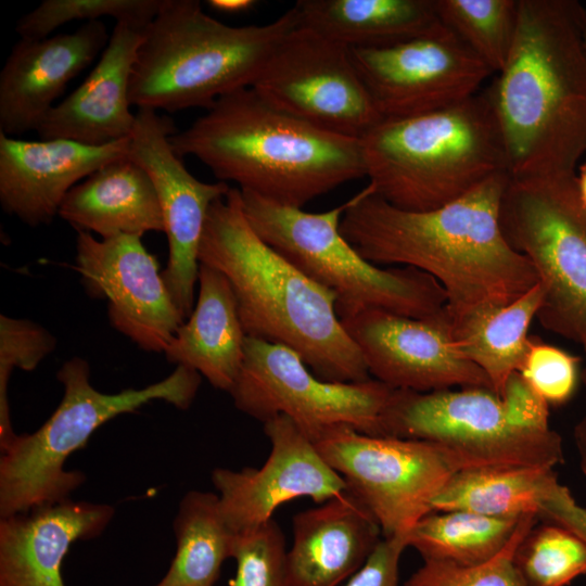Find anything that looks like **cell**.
<instances>
[{
  "instance_id": "1",
  "label": "cell",
  "mask_w": 586,
  "mask_h": 586,
  "mask_svg": "<svg viewBox=\"0 0 586 586\" xmlns=\"http://www.w3.org/2000/svg\"><path fill=\"white\" fill-rule=\"evenodd\" d=\"M508 173L463 196L424 212L398 208L368 183L351 198L340 230L374 265L417 268L446 293L450 322L511 303L538 283L530 260L506 241L499 205Z\"/></svg>"
},
{
  "instance_id": "2",
  "label": "cell",
  "mask_w": 586,
  "mask_h": 586,
  "mask_svg": "<svg viewBox=\"0 0 586 586\" xmlns=\"http://www.w3.org/2000/svg\"><path fill=\"white\" fill-rule=\"evenodd\" d=\"M584 11L574 0H519L512 49L485 89L510 178L573 175L586 157Z\"/></svg>"
},
{
  "instance_id": "3",
  "label": "cell",
  "mask_w": 586,
  "mask_h": 586,
  "mask_svg": "<svg viewBox=\"0 0 586 586\" xmlns=\"http://www.w3.org/2000/svg\"><path fill=\"white\" fill-rule=\"evenodd\" d=\"M199 260L228 279L246 336L293 349L322 380L371 379L361 352L336 314L335 296L256 234L239 188L231 187L212 205Z\"/></svg>"
},
{
  "instance_id": "4",
  "label": "cell",
  "mask_w": 586,
  "mask_h": 586,
  "mask_svg": "<svg viewBox=\"0 0 586 586\" xmlns=\"http://www.w3.org/2000/svg\"><path fill=\"white\" fill-rule=\"evenodd\" d=\"M169 142L180 157L206 165L218 181L290 207L303 208L366 176L360 139L303 122L252 87L219 98Z\"/></svg>"
},
{
  "instance_id": "5",
  "label": "cell",
  "mask_w": 586,
  "mask_h": 586,
  "mask_svg": "<svg viewBox=\"0 0 586 586\" xmlns=\"http://www.w3.org/2000/svg\"><path fill=\"white\" fill-rule=\"evenodd\" d=\"M360 140L375 194L406 211L444 206L508 173L505 142L485 90L436 112L381 120Z\"/></svg>"
},
{
  "instance_id": "6",
  "label": "cell",
  "mask_w": 586,
  "mask_h": 586,
  "mask_svg": "<svg viewBox=\"0 0 586 586\" xmlns=\"http://www.w3.org/2000/svg\"><path fill=\"white\" fill-rule=\"evenodd\" d=\"M296 25L293 7L264 25L229 26L206 14L200 1L163 0L143 30L130 102L155 111H206L219 98L252 87Z\"/></svg>"
},
{
  "instance_id": "7",
  "label": "cell",
  "mask_w": 586,
  "mask_h": 586,
  "mask_svg": "<svg viewBox=\"0 0 586 586\" xmlns=\"http://www.w3.org/2000/svg\"><path fill=\"white\" fill-rule=\"evenodd\" d=\"M382 434L435 443L459 470L553 469L564 460L561 436L549 426L548 404L519 372L501 394L487 387L394 390L382 416Z\"/></svg>"
},
{
  "instance_id": "8",
  "label": "cell",
  "mask_w": 586,
  "mask_h": 586,
  "mask_svg": "<svg viewBox=\"0 0 586 586\" xmlns=\"http://www.w3.org/2000/svg\"><path fill=\"white\" fill-rule=\"evenodd\" d=\"M63 397L47 421L33 433L17 434L0 457V518L69 499L86 476L66 470L65 462L113 418L136 412L153 400L188 409L202 375L176 366L165 379L142 388L106 394L90 382V366L80 357L66 360L56 372Z\"/></svg>"
},
{
  "instance_id": "9",
  "label": "cell",
  "mask_w": 586,
  "mask_h": 586,
  "mask_svg": "<svg viewBox=\"0 0 586 586\" xmlns=\"http://www.w3.org/2000/svg\"><path fill=\"white\" fill-rule=\"evenodd\" d=\"M240 191L256 234L335 296L341 320L365 309L424 318L446 308L445 290L433 277L413 267L374 265L343 237L340 222L351 199L332 209L309 213Z\"/></svg>"
},
{
  "instance_id": "10",
  "label": "cell",
  "mask_w": 586,
  "mask_h": 586,
  "mask_svg": "<svg viewBox=\"0 0 586 586\" xmlns=\"http://www.w3.org/2000/svg\"><path fill=\"white\" fill-rule=\"evenodd\" d=\"M508 244L532 264L544 292L537 319L586 343V211L576 174L510 178L499 205Z\"/></svg>"
},
{
  "instance_id": "11",
  "label": "cell",
  "mask_w": 586,
  "mask_h": 586,
  "mask_svg": "<svg viewBox=\"0 0 586 586\" xmlns=\"http://www.w3.org/2000/svg\"><path fill=\"white\" fill-rule=\"evenodd\" d=\"M394 390L375 379L322 380L293 349L246 336L243 364L229 394L245 415L263 423L285 416L315 442L336 425L383 436L382 416Z\"/></svg>"
},
{
  "instance_id": "12",
  "label": "cell",
  "mask_w": 586,
  "mask_h": 586,
  "mask_svg": "<svg viewBox=\"0 0 586 586\" xmlns=\"http://www.w3.org/2000/svg\"><path fill=\"white\" fill-rule=\"evenodd\" d=\"M326 462L377 520L383 537L406 536L459 468L440 445L336 425L315 442Z\"/></svg>"
},
{
  "instance_id": "13",
  "label": "cell",
  "mask_w": 586,
  "mask_h": 586,
  "mask_svg": "<svg viewBox=\"0 0 586 586\" xmlns=\"http://www.w3.org/2000/svg\"><path fill=\"white\" fill-rule=\"evenodd\" d=\"M252 88L268 103L319 129L361 139L381 122L351 49L296 25Z\"/></svg>"
},
{
  "instance_id": "14",
  "label": "cell",
  "mask_w": 586,
  "mask_h": 586,
  "mask_svg": "<svg viewBox=\"0 0 586 586\" xmlns=\"http://www.w3.org/2000/svg\"><path fill=\"white\" fill-rule=\"evenodd\" d=\"M381 120L436 112L479 92L493 73L443 24L390 47L351 49Z\"/></svg>"
},
{
  "instance_id": "15",
  "label": "cell",
  "mask_w": 586,
  "mask_h": 586,
  "mask_svg": "<svg viewBox=\"0 0 586 586\" xmlns=\"http://www.w3.org/2000/svg\"><path fill=\"white\" fill-rule=\"evenodd\" d=\"M176 131L170 117L152 109H138L128 156L148 173L154 184L168 242L162 276L187 319L195 304L199 251L208 212L231 187L222 181L203 182L195 178L171 148L169 137Z\"/></svg>"
},
{
  "instance_id": "16",
  "label": "cell",
  "mask_w": 586,
  "mask_h": 586,
  "mask_svg": "<svg viewBox=\"0 0 586 586\" xmlns=\"http://www.w3.org/2000/svg\"><path fill=\"white\" fill-rule=\"evenodd\" d=\"M141 238L77 231L74 269L90 296L107 302L114 329L143 351L164 353L184 318Z\"/></svg>"
},
{
  "instance_id": "17",
  "label": "cell",
  "mask_w": 586,
  "mask_h": 586,
  "mask_svg": "<svg viewBox=\"0 0 586 586\" xmlns=\"http://www.w3.org/2000/svg\"><path fill=\"white\" fill-rule=\"evenodd\" d=\"M369 374L395 390L487 387L486 374L458 352L446 308L424 318L365 309L341 320Z\"/></svg>"
},
{
  "instance_id": "18",
  "label": "cell",
  "mask_w": 586,
  "mask_h": 586,
  "mask_svg": "<svg viewBox=\"0 0 586 586\" xmlns=\"http://www.w3.org/2000/svg\"><path fill=\"white\" fill-rule=\"evenodd\" d=\"M270 453L263 466L215 468L211 480L228 526L240 533L270 521L295 498L320 505L347 489L345 480L322 458L315 443L285 416L264 422Z\"/></svg>"
},
{
  "instance_id": "19",
  "label": "cell",
  "mask_w": 586,
  "mask_h": 586,
  "mask_svg": "<svg viewBox=\"0 0 586 586\" xmlns=\"http://www.w3.org/2000/svg\"><path fill=\"white\" fill-rule=\"evenodd\" d=\"M128 152L129 138L87 145L65 139L29 141L0 132L1 206L30 227L48 225L76 184Z\"/></svg>"
},
{
  "instance_id": "20",
  "label": "cell",
  "mask_w": 586,
  "mask_h": 586,
  "mask_svg": "<svg viewBox=\"0 0 586 586\" xmlns=\"http://www.w3.org/2000/svg\"><path fill=\"white\" fill-rule=\"evenodd\" d=\"M110 39L101 21L73 33L21 38L0 72V132L37 131L67 84L104 50Z\"/></svg>"
},
{
  "instance_id": "21",
  "label": "cell",
  "mask_w": 586,
  "mask_h": 586,
  "mask_svg": "<svg viewBox=\"0 0 586 586\" xmlns=\"http://www.w3.org/2000/svg\"><path fill=\"white\" fill-rule=\"evenodd\" d=\"M143 30L128 23L115 24L99 62L37 129L40 140L105 145L130 138L136 113L130 110L129 89Z\"/></svg>"
},
{
  "instance_id": "22",
  "label": "cell",
  "mask_w": 586,
  "mask_h": 586,
  "mask_svg": "<svg viewBox=\"0 0 586 586\" xmlns=\"http://www.w3.org/2000/svg\"><path fill=\"white\" fill-rule=\"evenodd\" d=\"M114 514L109 504L69 498L0 518V586H65L69 547L99 537Z\"/></svg>"
},
{
  "instance_id": "23",
  "label": "cell",
  "mask_w": 586,
  "mask_h": 586,
  "mask_svg": "<svg viewBox=\"0 0 586 586\" xmlns=\"http://www.w3.org/2000/svg\"><path fill=\"white\" fill-rule=\"evenodd\" d=\"M292 528L288 586H339L361 569L383 538L374 517L348 488L296 513Z\"/></svg>"
},
{
  "instance_id": "24",
  "label": "cell",
  "mask_w": 586,
  "mask_h": 586,
  "mask_svg": "<svg viewBox=\"0 0 586 586\" xmlns=\"http://www.w3.org/2000/svg\"><path fill=\"white\" fill-rule=\"evenodd\" d=\"M199 293L191 315L164 351L168 362L198 371L225 392L232 388L244 359L246 333L226 276L200 264Z\"/></svg>"
},
{
  "instance_id": "25",
  "label": "cell",
  "mask_w": 586,
  "mask_h": 586,
  "mask_svg": "<svg viewBox=\"0 0 586 586\" xmlns=\"http://www.w3.org/2000/svg\"><path fill=\"white\" fill-rule=\"evenodd\" d=\"M59 216L101 239L164 232L162 209L148 173L129 156L113 161L76 184Z\"/></svg>"
},
{
  "instance_id": "26",
  "label": "cell",
  "mask_w": 586,
  "mask_h": 586,
  "mask_svg": "<svg viewBox=\"0 0 586 586\" xmlns=\"http://www.w3.org/2000/svg\"><path fill=\"white\" fill-rule=\"evenodd\" d=\"M297 25L349 49H373L428 34L442 25L434 0H298Z\"/></svg>"
},
{
  "instance_id": "27",
  "label": "cell",
  "mask_w": 586,
  "mask_h": 586,
  "mask_svg": "<svg viewBox=\"0 0 586 586\" xmlns=\"http://www.w3.org/2000/svg\"><path fill=\"white\" fill-rule=\"evenodd\" d=\"M543 298L538 282L511 303L484 308L450 322L458 352L486 374L497 394L504 392L508 380L519 372L525 359L532 343L528 330Z\"/></svg>"
},
{
  "instance_id": "28",
  "label": "cell",
  "mask_w": 586,
  "mask_h": 586,
  "mask_svg": "<svg viewBox=\"0 0 586 586\" xmlns=\"http://www.w3.org/2000/svg\"><path fill=\"white\" fill-rule=\"evenodd\" d=\"M563 485L553 469L484 467L455 472L432 501L433 511L467 510L492 517L539 518Z\"/></svg>"
},
{
  "instance_id": "29",
  "label": "cell",
  "mask_w": 586,
  "mask_h": 586,
  "mask_svg": "<svg viewBox=\"0 0 586 586\" xmlns=\"http://www.w3.org/2000/svg\"><path fill=\"white\" fill-rule=\"evenodd\" d=\"M176 552L165 575L153 586H215L231 558L235 534L227 524L217 493L190 491L174 518Z\"/></svg>"
},
{
  "instance_id": "30",
  "label": "cell",
  "mask_w": 586,
  "mask_h": 586,
  "mask_svg": "<svg viewBox=\"0 0 586 586\" xmlns=\"http://www.w3.org/2000/svg\"><path fill=\"white\" fill-rule=\"evenodd\" d=\"M522 518L492 517L467 510L432 511L407 533V545L417 550L423 561L482 564L508 546Z\"/></svg>"
},
{
  "instance_id": "31",
  "label": "cell",
  "mask_w": 586,
  "mask_h": 586,
  "mask_svg": "<svg viewBox=\"0 0 586 586\" xmlns=\"http://www.w3.org/2000/svg\"><path fill=\"white\" fill-rule=\"evenodd\" d=\"M442 24L489 69L499 73L513 46L519 0H434Z\"/></svg>"
},
{
  "instance_id": "32",
  "label": "cell",
  "mask_w": 586,
  "mask_h": 586,
  "mask_svg": "<svg viewBox=\"0 0 586 586\" xmlns=\"http://www.w3.org/2000/svg\"><path fill=\"white\" fill-rule=\"evenodd\" d=\"M513 562L527 586H568L586 574V543L558 523H536L518 544Z\"/></svg>"
},
{
  "instance_id": "33",
  "label": "cell",
  "mask_w": 586,
  "mask_h": 586,
  "mask_svg": "<svg viewBox=\"0 0 586 586\" xmlns=\"http://www.w3.org/2000/svg\"><path fill=\"white\" fill-rule=\"evenodd\" d=\"M163 0H44L23 15L15 30L21 38L40 39L75 21L95 22L113 17L145 28L156 16Z\"/></svg>"
},
{
  "instance_id": "34",
  "label": "cell",
  "mask_w": 586,
  "mask_h": 586,
  "mask_svg": "<svg viewBox=\"0 0 586 586\" xmlns=\"http://www.w3.org/2000/svg\"><path fill=\"white\" fill-rule=\"evenodd\" d=\"M56 346V339L42 326L0 316V449L17 435L12 425L8 385L15 368L33 371Z\"/></svg>"
},
{
  "instance_id": "35",
  "label": "cell",
  "mask_w": 586,
  "mask_h": 586,
  "mask_svg": "<svg viewBox=\"0 0 586 586\" xmlns=\"http://www.w3.org/2000/svg\"><path fill=\"white\" fill-rule=\"evenodd\" d=\"M538 515H523L508 546L492 560L475 565L424 560L403 586H527L513 562L523 536L537 523Z\"/></svg>"
},
{
  "instance_id": "36",
  "label": "cell",
  "mask_w": 586,
  "mask_h": 586,
  "mask_svg": "<svg viewBox=\"0 0 586 586\" xmlns=\"http://www.w3.org/2000/svg\"><path fill=\"white\" fill-rule=\"evenodd\" d=\"M285 538L270 521L235 534L231 558L235 574L230 586H288Z\"/></svg>"
},
{
  "instance_id": "37",
  "label": "cell",
  "mask_w": 586,
  "mask_h": 586,
  "mask_svg": "<svg viewBox=\"0 0 586 586\" xmlns=\"http://www.w3.org/2000/svg\"><path fill=\"white\" fill-rule=\"evenodd\" d=\"M579 362V357L532 337L519 373L548 406H560L576 390Z\"/></svg>"
},
{
  "instance_id": "38",
  "label": "cell",
  "mask_w": 586,
  "mask_h": 586,
  "mask_svg": "<svg viewBox=\"0 0 586 586\" xmlns=\"http://www.w3.org/2000/svg\"><path fill=\"white\" fill-rule=\"evenodd\" d=\"M406 548V536L383 537L345 586H399V562Z\"/></svg>"
},
{
  "instance_id": "39",
  "label": "cell",
  "mask_w": 586,
  "mask_h": 586,
  "mask_svg": "<svg viewBox=\"0 0 586 586\" xmlns=\"http://www.w3.org/2000/svg\"><path fill=\"white\" fill-rule=\"evenodd\" d=\"M539 519L569 528L586 543V508L574 500L571 492L564 485L544 504Z\"/></svg>"
},
{
  "instance_id": "40",
  "label": "cell",
  "mask_w": 586,
  "mask_h": 586,
  "mask_svg": "<svg viewBox=\"0 0 586 586\" xmlns=\"http://www.w3.org/2000/svg\"><path fill=\"white\" fill-rule=\"evenodd\" d=\"M207 5L213 10L224 13H241L246 12L256 5L254 0H209Z\"/></svg>"
},
{
  "instance_id": "41",
  "label": "cell",
  "mask_w": 586,
  "mask_h": 586,
  "mask_svg": "<svg viewBox=\"0 0 586 586\" xmlns=\"http://www.w3.org/2000/svg\"><path fill=\"white\" fill-rule=\"evenodd\" d=\"M573 436L577 449L579 468L584 475H586V416L574 426Z\"/></svg>"
},
{
  "instance_id": "42",
  "label": "cell",
  "mask_w": 586,
  "mask_h": 586,
  "mask_svg": "<svg viewBox=\"0 0 586 586\" xmlns=\"http://www.w3.org/2000/svg\"><path fill=\"white\" fill-rule=\"evenodd\" d=\"M576 180L579 196L586 211V157L581 162L576 170Z\"/></svg>"
},
{
  "instance_id": "43",
  "label": "cell",
  "mask_w": 586,
  "mask_h": 586,
  "mask_svg": "<svg viewBox=\"0 0 586 586\" xmlns=\"http://www.w3.org/2000/svg\"><path fill=\"white\" fill-rule=\"evenodd\" d=\"M583 35H584V42L586 47V8L583 14Z\"/></svg>"
},
{
  "instance_id": "44",
  "label": "cell",
  "mask_w": 586,
  "mask_h": 586,
  "mask_svg": "<svg viewBox=\"0 0 586 586\" xmlns=\"http://www.w3.org/2000/svg\"><path fill=\"white\" fill-rule=\"evenodd\" d=\"M581 379L585 387V400H586V367L581 372Z\"/></svg>"
},
{
  "instance_id": "45",
  "label": "cell",
  "mask_w": 586,
  "mask_h": 586,
  "mask_svg": "<svg viewBox=\"0 0 586 586\" xmlns=\"http://www.w3.org/2000/svg\"><path fill=\"white\" fill-rule=\"evenodd\" d=\"M582 346H583V348H584V352H585V354H586V343H585V344H583Z\"/></svg>"
}]
</instances>
